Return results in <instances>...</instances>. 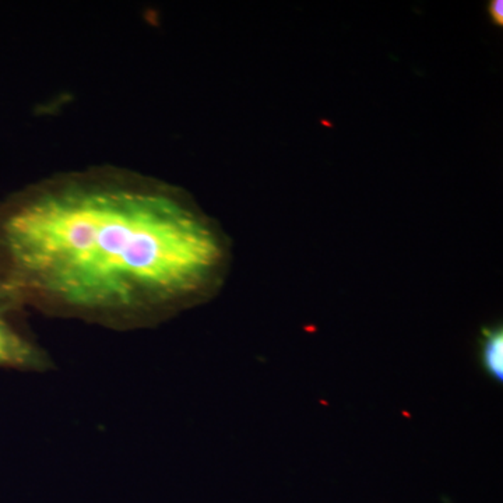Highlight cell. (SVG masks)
I'll list each match as a JSON object with an SVG mask.
<instances>
[{
    "mask_svg": "<svg viewBox=\"0 0 503 503\" xmlns=\"http://www.w3.org/2000/svg\"><path fill=\"white\" fill-rule=\"evenodd\" d=\"M230 256L192 196L127 169L56 174L0 206L2 281L82 315L192 305L220 288Z\"/></svg>",
    "mask_w": 503,
    "mask_h": 503,
    "instance_id": "cell-1",
    "label": "cell"
},
{
    "mask_svg": "<svg viewBox=\"0 0 503 503\" xmlns=\"http://www.w3.org/2000/svg\"><path fill=\"white\" fill-rule=\"evenodd\" d=\"M12 296H14L13 291L4 281H0V365H33L36 364V350L12 326L6 316L7 301Z\"/></svg>",
    "mask_w": 503,
    "mask_h": 503,
    "instance_id": "cell-2",
    "label": "cell"
},
{
    "mask_svg": "<svg viewBox=\"0 0 503 503\" xmlns=\"http://www.w3.org/2000/svg\"><path fill=\"white\" fill-rule=\"evenodd\" d=\"M481 362L488 377L502 382L503 379V330L502 326L487 328L481 337Z\"/></svg>",
    "mask_w": 503,
    "mask_h": 503,
    "instance_id": "cell-3",
    "label": "cell"
},
{
    "mask_svg": "<svg viewBox=\"0 0 503 503\" xmlns=\"http://www.w3.org/2000/svg\"><path fill=\"white\" fill-rule=\"evenodd\" d=\"M488 13H490L491 19L494 21L497 26H502L503 23V2L502 0H494L491 2L490 6H488Z\"/></svg>",
    "mask_w": 503,
    "mask_h": 503,
    "instance_id": "cell-4",
    "label": "cell"
}]
</instances>
